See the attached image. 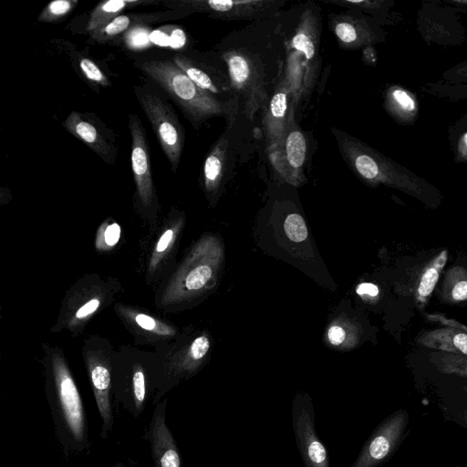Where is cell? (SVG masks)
<instances>
[{
  "label": "cell",
  "instance_id": "8fae6325",
  "mask_svg": "<svg viewBox=\"0 0 467 467\" xmlns=\"http://www.w3.org/2000/svg\"><path fill=\"white\" fill-rule=\"evenodd\" d=\"M311 402L296 401L293 405V426L296 441L306 467H328L326 448L316 434Z\"/></svg>",
  "mask_w": 467,
  "mask_h": 467
},
{
  "label": "cell",
  "instance_id": "d590c367",
  "mask_svg": "<svg viewBox=\"0 0 467 467\" xmlns=\"http://www.w3.org/2000/svg\"><path fill=\"white\" fill-rule=\"evenodd\" d=\"M100 301L98 298H93L80 306L75 314V318L78 320L86 318L95 313L99 307Z\"/></svg>",
  "mask_w": 467,
  "mask_h": 467
},
{
  "label": "cell",
  "instance_id": "4fadbf2b",
  "mask_svg": "<svg viewBox=\"0 0 467 467\" xmlns=\"http://www.w3.org/2000/svg\"><path fill=\"white\" fill-rule=\"evenodd\" d=\"M292 89L287 80H282L265 107L264 133L267 151L277 145L285 134L288 125V98Z\"/></svg>",
  "mask_w": 467,
  "mask_h": 467
},
{
  "label": "cell",
  "instance_id": "277c9868",
  "mask_svg": "<svg viewBox=\"0 0 467 467\" xmlns=\"http://www.w3.org/2000/svg\"><path fill=\"white\" fill-rule=\"evenodd\" d=\"M230 86L238 99H242L243 112L253 120L259 109H265L267 103V90L262 67L250 53L232 49L223 53Z\"/></svg>",
  "mask_w": 467,
  "mask_h": 467
},
{
  "label": "cell",
  "instance_id": "cb8c5ba5",
  "mask_svg": "<svg viewBox=\"0 0 467 467\" xmlns=\"http://www.w3.org/2000/svg\"><path fill=\"white\" fill-rule=\"evenodd\" d=\"M388 108L396 115L405 117L413 115L417 109L416 101L405 89L392 87L387 93Z\"/></svg>",
  "mask_w": 467,
  "mask_h": 467
},
{
  "label": "cell",
  "instance_id": "484cf974",
  "mask_svg": "<svg viewBox=\"0 0 467 467\" xmlns=\"http://www.w3.org/2000/svg\"><path fill=\"white\" fill-rule=\"evenodd\" d=\"M77 0H55L41 11L37 20L43 23H56L68 16L78 5Z\"/></svg>",
  "mask_w": 467,
  "mask_h": 467
},
{
  "label": "cell",
  "instance_id": "d6a6232c",
  "mask_svg": "<svg viewBox=\"0 0 467 467\" xmlns=\"http://www.w3.org/2000/svg\"><path fill=\"white\" fill-rule=\"evenodd\" d=\"M175 231L173 228L167 229L160 237L154 254L152 255L150 266V269H154L157 265L161 256L167 250V248L171 245V244L174 240Z\"/></svg>",
  "mask_w": 467,
  "mask_h": 467
},
{
  "label": "cell",
  "instance_id": "5b68a950",
  "mask_svg": "<svg viewBox=\"0 0 467 467\" xmlns=\"http://www.w3.org/2000/svg\"><path fill=\"white\" fill-rule=\"evenodd\" d=\"M136 97L147 116L171 171H177L185 133L172 107L155 92L135 87Z\"/></svg>",
  "mask_w": 467,
  "mask_h": 467
},
{
  "label": "cell",
  "instance_id": "44dd1931",
  "mask_svg": "<svg viewBox=\"0 0 467 467\" xmlns=\"http://www.w3.org/2000/svg\"><path fill=\"white\" fill-rule=\"evenodd\" d=\"M438 407L446 420L467 430V390L461 396H440Z\"/></svg>",
  "mask_w": 467,
  "mask_h": 467
},
{
  "label": "cell",
  "instance_id": "b9f144b4",
  "mask_svg": "<svg viewBox=\"0 0 467 467\" xmlns=\"http://www.w3.org/2000/svg\"><path fill=\"white\" fill-rule=\"evenodd\" d=\"M456 467H462V466H456Z\"/></svg>",
  "mask_w": 467,
  "mask_h": 467
},
{
  "label": "cell",
  "instance_id": "9c48e42d",
  "mask_svg": "<svg viewBox=\"0 0 467 467\" xmlns=\"http://www.w3.org/2000/svg\"><path fill=\"white\" fill-rule=\"evenodd\" d=\"M306 148L304 133L288 119L283 139L267 151L276 171L287 182L296 186L300 185L304 180Z\"/></svg>",
  "mask_w": 467,
  "mask_h": 467
},
{
  "label": "cell",
  "instance_id": "f1b7e54d",
  "mask_svg": "<svg viewBox=\"0 0 467 467\" xmlns=\"http://www.w3.org/2000/svg\"><path fill=\"white\" fill-rule=\"evenodd\" d=\"M210 348V341L207 337L200 336L196 337L190 346L188 351V360L185 363L186 368H191L197 362L202 360Z\"/></svg>",
  "mask_w": 467,
  "mask_h": 467
},
{
  "label": "cell",
  "instance_id": "f546056e",
  "mask_svg": "<svg viewBox=\"0 0 467 467\" xmlns=\"http://www.w3.org/2000/svg\"><path fill=\"white\" fill-rule=\"evenodd\" d=\"M119 236L120 227L118 223H113L110 224H104L103 227L101 225L97 236V241H99L102 238L103 240L99 244H96V245L98 248L101 249L112 247L119 242Z\"/></svg>",
  "mask_w": 467,
  "mask_h": 467
},
{
  "label": "cell",
  "instance_id": "83f0119b",
  "mask_svg": "<svg viewBox=\"0 0 467 467\" xmlns=\"http://www.w3.org/2000/svg\"><path fill=\"white\" fill-rule=\"evenodd\" d=\"M79 67L85 77L103 87L110 86V81L103 73V71L98 67V65L88 57H82L79 60Z\"/></svg>",
  "mask_w": 467,
  "mask_h": 467
},
{
  "label": "cell",
  "instance_id": "d4e9b609",
  "mask_svg": "<svg viewBox=\"0 0 467 467\" xmlns=\"http://www.w3.org/2000/svg\"><path fill=\"white\" fill-rule=\"evenodd\" d=\"M446 259L447 252L443 251L439 257L436 258L432 265L425 269L418 285V296L420 299H425L433 291L439 279L440 270L445 264Z\"/></svg>",
  "mask_w": 467,
  "mask_h": 467
},
{
  "label": "cell",
  "instance_id": "74e56055",
  "mask_svg": "<svg viewBox=\"0 0 467 467\" xmlns=\"http://www.w3.org/2000/svg\"><path fill=\"white\" fill-rule=\"evenodd\" d=\"M356 293L360 296L376 297L379 293V287L372 283H361L356 287Z\"/></svg>",
  "mask_w": 467,
  "mask_h": 467
},
{
  "label": "cell",
  "instance_id": "836d02e7",
  "mask_svg": "<svg viewBox=\"0 0 467 467\" xmlns=\"http://www.w3.org/2000/svg\"><path fill=\"white\" fill-rule=\"evenodd\" d=\"M133 394L136 409L141 408L145 399V378L140 367H137L132 377Z\"/></svg>",
  "mask_w": 467,
  "mask_h": 467
},
{
  "label": "cell",
  "instance_id": "4316f807",
  "mask_svg": "<svg viewBox=\"0 0 467 467\" xmlns=\"http://www.w3.org/2000/svg\"><path fill=\"white\" fill-rule=\"evenodd\" d=\"M284 229L288 238L296 243L303 242L308 236L306 222L298 213H290L286 216Z\"/></svg>",
  "mask_w": 467,
  "mask_h": 467
},
{
  "label": "cell",
  "instance_id": "e0dca14e",
  "mask_svg": "<svg viewBox=\"0 0 467 467\" xmlns=\"http://www.w3.org/2000/svg\"><path fill=\"white\" fill-rule=\"evenodd\" d=\"M88 372L97 406L103 420V431H106L107 430H110L112 425V412L109 399L110 372L108 367L97 358L88 359Z\"/></svg>",
  "mask_w": 467,
  "mask_h": 467
},
{
  "label": "cell",
  "instance_id": "5bb4252c",
  "mask_svg": "<svg viewBox=\"0 0 467 467\" xmlns=\"http://www.w3.org/2000/svg\"><path fill=\"white\" fill-rule=\"evenodd\" d=\"M189 15L185 11L167 10L153 13L121 14L104 26L90 34L99 43L108 42L118 35L143 25L158 23Z\"/></svg>",
  "mask_w": 467,
  "mask_h": 467
},
{
  "label": "cell",
  "instance_id": "6da1fadb",
  "mask_svg": "<svg viewBox=\"0 0 467 467\" xmlns=\"http://www.w3.org/2000/svg\"><path fill=\"white\" fill-rule=\"evenodd\" d=\"M138 67L176 102L195 128L218 116L234 121L236 107L198 87L172 60L142 61Z\"/></svg>",
  "mask_w": 467,
  "mask_h": 467
},
{
  "label": "cell",
  "instance_id": "f35d334b",
  "mask_svg": "<svg viewBox=\"0 0 467 467\" xmlns=\"http://www.w3.org/2000/svg\"><path fill=\"white\" fill-rule=\"evenodd\" d=\"M451 297L455 301H463L467 299V280L457 282L451 289Z\"/></svg>",
  "mask_w": 467,
  "mask_h": 467
},
{
  "label": "cell",
  "instance_id": "52a82bcc",
  "mask_svg": "<svg viewBox=\"0 0 467 467\" xmlns=\"http://www.w3.org/2000/svg\"><path fill=\"white\" fill-rule=\"evenodd\" d=\"M406 410L387 417L372 432L351 467H377L387 462L401 444L409 426Z\"/></svg>",
  "mask_w": 467,
  "mask_h": 467
},
{
  "label": "cell",
  "instance_id": "7c38bea8",
  "mask_svg": "<svg viewBox=\"0 0 467 467\" xmlns=\"http://www.w3.org/2000/svg\"><path fill=\"white\" fill-rule=\"evenodd\" d=\"M62 125L71 135L81 140L103 161L108 163L116 161V146L109 142L88 117L78 111H72L62 122Z\"/></svg>",
  "mask_w": 467,
  "mask_h": 467
},
{
  "label": "cell",
  "instance_id": "9a60e30c",
  "mask_svg": "<svg viewBox=\"0 0 467 467\" xmlns=\"http://www.w3.org/2000/svg\"><path fill=\"white\" fill-rule=\"evenodd\" d=\"M165 403L157 406L150 424L152 455L157 467H181L176 443L165 424Z\"/></svg>",
  "mask_w": 467,
  "mask_h": 467
},
{
  "label": "cell",
  "instance_id": "60d3db41",
  "mask_svg": "<svg viewBox=\"0 0 467 467\" xmlns=\"http://www.w3.org/2000/svg\"><path fill=\"white\" fill-rule=\"evenodd\" d=\"M459 90L461 89L462 92L458 93V94H455V96H458L460 97V95H462L461 97L462 98H467V84H464V85H459Z\"/></svg>",
  "mask_w": 467,
  "mask_h": 467
},
{
  "label": "cell",
  "instance_id": "603a6c76",
  "mask_svg": "<svg viewBox=\"0 0 467 467\" xmlns=\"http://www.w3.org/2000/svg\"><path fill=\"white\" fill-rule=\"evenodd\" d=\"M436 369L444 375L467 379V356L452 353H437L431 358Z\"/></svg>",
  "mask_w": 467,
  "mask_h": 467
},
{
  "label": "cell",
  "instance_id": "4dcf8cb0",
  "mask_svg": "<svg viewBox=\"0 0 467 467\" xmlns=\"http://www.w3.org/2000/svg\"><path fill=\"white\" fill-rule=\"evenodd\" d=\"M135 322L140 326L141 328L156 332L158 334L162 335H173L174 331L171 327L169 326H165L164 324L159 323L155 318L145 315V314H136L134 317Z\"/></svg>",
  "mask_w": 467,
  "mask_h": 467
},
{
  "label": "cell",
  "instance_id": "ac0fdd59",
  "mask_svg": "<svg viewBox=\"0 0 467 467\" xmlns=\"http://www.w3.org/2000/svg\"><path fill=\"white\" fill-rule=\"evenodd\" d=\"M228 140L222 136L205 158L202 177L204 190L213 195L220 188L226 171Z\"/></svg>",
  "mask_w": 467,
  "mask_h": 467
},
{
  "label": "cell",
  "instance_id": "3957f363",
  "mask_svg": "<svg viewBox=\"0 0 467 467\" xmlns=\"http://www.w3.org/2000/svg\"><path fill=\"white\" fill-rule=\"evenodd\" d=\"M221 255L215 240H201L171 279L162 295V304L178 303L201 292L213 279Z\"/></svg>",
  "mask_w": 467,
  "mask_h": 467
},
{
  "label": "cell",
  "instance_id": "7402d4cb",
  "mask_svg": "<svg viewBox=\"0 0 467 467\" xmlns=\"http://www.w3.org/2000/svg\"><path fill=\"white\" fill-rule=\"evenodd\" d=\"M172 61L201 88L213 95L221 92V89L214 84L211 77L186 56L176 54L172 57Z\"/></svg>",
  "mask_w": 467,
  "mask_h": 467
},
{
  "label": "cell",
  "instance_id": "8d00e7d4",
  "mask_svg": "<svg viewBox=\"0 0 467 467\" xmlns=\"http://www.w3.org/2000/svg\"><path fill=\"white\" fill-rule=\"evenodd\" d=\"M327 339L333 346H340L346 339V331L339 325L330 326L327 329Z\"/></svg>",
  "mask_w": 467,
  "mask_h": 467
},
{
  "label": "cell",
  "instance_id": "d6986e66",
  "mask_svg": "<svg viewBox=\"0 0 467 467\" xmlns=\"http://www.w3.org/2000/svg\"><path fill=\"white\" fill-rule=\"evenodd\" d=\"M156 0H109L99 3L90 12L86 30L92 34L119 16L125 10L157 4Z\"/></svg>",
  "mask_w": 467,
  "mask_h": 467
},
{
  "label": "cell",
  "instance_id": "1f68e13d",
  "mask_svg": "<svg viewBox=\"0 0 467 467\" xmlns=\"http://www.w3.org/2000/svg\"><path fill=\"white\" fill-rule=\"evenodd\" d=\"M333 4H337L342 5L344 7L351 8V9H359L365 12H369L374 14L382 8V5L385 2L382 1H355V0H338V1H331Z\"/></svg>",
  "mask_w": 467,
  "mask_h": 467
},
{
  "label": "cell",
  "instance_id": "8992f818",
  "mask_svg": "<svg viewBox=\"0 0 467 467\" xmlns=\"http://www.w3.org/2000/svg\"><path fill=\"white\" fill-rule=\"evenodd\" d=\"M164 4L171 10L202 13L223 20H254L276 11L284 3L274 0H171Z\"/></svg>",
  "mask_w": 467,
  "mask_h": 467
},
{
  "label": "cell",
  "instance_id": "ab89813d",
  "mask_svg": "<svg viewBox=\"0 0 467 467\" xmlns=\"http://www.w3.org/2000/svg\"><path fill=\"white\" fill-rule=\"evenodd\" d=\"M460 146L462 150L467 153V132L462 136Z\"/></svg>",
  "mask_w": 467,
  "mask_h": 467
},
{
  "label": "cell",
  "instance_id": "2e32d148",
  "mask_svg": "<svg viewBox=\"0 0 467 467\" xmlns=\"http://www.w3.org/2000/svg\"><path fill=\"white\" fill-rule=\"evenodd\" d=\"M329 24L338 44L345 48H358L377 41L373 28L359 17L347 14L334 16Z\"/></svg>",
  "mask_w": 467,
  "mask_h": 467
},
{
  "label": "cell",
  "instance_id": "e575fe53",
  "mask_svg": "<svg viewBox=\"0 0 467 467\" xmlns=\"http://www.w3.org/2000/svg\"><path fill=\"white\" fill-rule=\"evenodd\" d=\"M445 77L450 81L467 84V61L448 70Z\"/></svg>",
  "mask_w": 467,
  "mask_h": 467
},
{
  "label": "cell",
  "instance_id": "7a4b0ae2",
  "mask_svg": "<svg viewBox=\"0 0 467 467\" xmlns=\"http://www.w3.org/2000/svg\"><path fill=\"white\" fill-rule=\"evenodd\" d=\"M331 132L344 161L360 180L371 185L385 184L415 194L420 192L424 182L408 170L343 130L332 128Z\"/></svg>",
  "mask_w": 467,
  "mask_h": 467
},
{
  "label": "cell",
  "instance_id": "ba28073f",
  "mask_svg": "<svg viewBox=\"0 0 467 467\" xmlns=\"http://www.w3.org/2000/svg\"><path fill=\"white\" fill-rule=\"evenodd\" d=\"M131 137L130 162L139 202L149 208L156 203L150 148L145 130L136 114L129 115Z\"/></svg>",
  "mask_w": 467,
  "mask_h": 467
},
{
  "label": "cell",
  "instance_id": "ffe728a7",
  "mask_svg": "<svg viewBox=\"0 0 467 467\" xmlns=\"http://www.w3.org/2000/svg\"><path fill=\"white\" fill-rule=\"evenodd\" d=\"M427 346L443 349L452 354L462 353L467 356V334L440 329L427 335L422 340Z\"/></svg>",
  "mask_w": 467,
  "mask_h": 467
},
{
  "label": "cell",
  "instance_id": "30bf717a",
  "mask_svg": "<svg viewBox=\"0 0 467 467\" xmlns=\"http://www.w3.org/2000/svg\"><path fill=\"white\" fill-rule=\"evenodd\" d=\"M52 368L61 411L72 435L84 436V414L81 399L64 358L55 354Z\"/></svg>",
  "mask_w": 467,
  "mask_h": 467
}]
</instances>
